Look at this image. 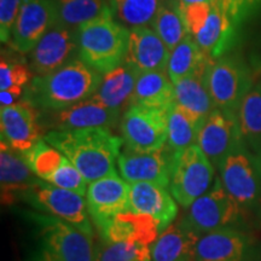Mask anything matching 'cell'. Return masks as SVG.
Returning a JSON list of instances; mask_svg holds the SVG:
<instances>
[{
  "label": "cell",
  "instance_id": "cell-4",
  "mask_svg": "<svg viewBox=\"0 0 261 261\" xmlns=\"http://www.w3.org/2000/svg\"><path fill=\"white\" fill-rule=\"evenodd\" d=\"M128 39V29L113 16H102L77 28V57L98 73L108 74L125 62Z\"/></svg>",
  "mask_w": 261,
  "mask_h": 261
},
{
  "label": "cell",
  "instance_id": "cell-34",
  "mask_svg": "<svg viewBox=\"0 0 261 261\" xmlns=\"http://www.w3.org/2000/svg\"><path fill=\"white\" fill-rule=\"evenodd\" d=\"M24 159L29 168L39 179L50 181L52 175L60 168L64 155L55 146L48 144L45 139H40L29 151L24 152Z\"/></svg>",
  "mask_w": 261,
  "mask_h": 261
},
{
  "label": "cell",
  "instance_id": "cell-27",
  "mask_svg": "<svg viewBox=\"0 0 261 261\" xmlns=\"http://www.w3.org/2000/svg\"><path fill=\"white\" fill-rule=\"evenodd\" d=\"M139 73L126 62L104 75L94 98L106 106L121 110L129 106Z\"/></svg>",
  "mask_w": 261,
  "mask_h": 261
},
{
  "label": "cell",
  "instance_id": "cell-39",
  "mask_svg": "<svg viewBox=\"0 0 261 261\" xmlns=\"http://www.w3.org/2000/svg\"><path fill=\"white\" fill-rule=\"evenodd\" d=\"M21 4L22 0H0V39L3 44L10 41Z\"/></svg>",
  "mask_w": 261,
  "mask_h": 261
},
{
  "label": "cell",
  "instance_id": "cell-10",
  "mask_svg": "<svg viewBox=\"0 0 261 261\" xmlns=\"http://www.w3.org/2000/svg\"><path fill=\"white\" fill-rule=\"evenodd\" d=\"M242 212V208L225 190L220 179H215L213 187L189 207L182 221L197 236H202L231 227L240 219Z\"/></svg>",
  "mask_w": 261,
  "mask_h": 261
},
{
  "label": "cell",
  "instance_id": "cell-5",
  "mask_svg": "<svg viewBox=\"0 0 261 261\" xmlns=\"http://www.w3.org/2000/svg\"><path fill=\"white\" fill-rule=\"evenodd\" d=\"M220 181L242 211L261 203V155L242 142L228 154L219 169Z\"/></svg>",
  "mask_w": 261,
  "mask_h": 261
},
{
  "label": "cell",
  "instance_id": "cell-8",
  "mask_svg": "<svg viewBox=\"0 0 261 261\" xmlns=\"http://www.w3.org/2000/svg\"><path fill=\"white\" fill-rule=\"evenodd\" d=\"M249 70L240 58L221 56L208 68V89L215 108L236 116L241 103L252 89Z\"/></svg>",
  "mask_w": 261,
  "mask_h": 261
},
{
  "label": "cell",
  "instance_id": "cell-18",
  "mask_svg": "<svg viewBox=\"0 0 261 261\" xmlns=\"http://www.w3.org/2000/svg\"><path fill=\"white\" fill-rule=\"evenodd\" d=\"M128 210L137 214L150 215L158 224L160 233L173 224L178 214L177 204L167 188L152 182L129 185Z\"/></svg>",
  "mask_w": 261,
  "mask_h": 261
},
{
  "label": "cell",
  "instance_id": "cell-29",
  "mask_svg": "<svg viewBox=\"0 0 261 261\" xmlns=\"http://www.w3.org/2000/svg\"><path fill=\"white\" fill-rule=\"evenodd\" d=\"M58 22L77 29L102 16H113V0H56Z\"/></svg>",
  "mask_w": 261,
  "mask_h": 261
},
{
  "label": "cell",
  "instance_id": "cell-28",
  "mask_svg": "<svg viewBox=\"0 0 261 261\" xmlns=\"http://www.w3.org/2000/svg\"><path fill=\"white\" fill-rule=\"evenodd\" d=\"M204 121L177 102L173 103L168 109V148L173 152H178L197 145Z\"/></svg>",
  "mask_w": 261,
  "mask_h": 261
},
{
  "label": "cell",
  "instance_id": "cell-23",
  "mask_svg": "<svg viewBox=\"0 0 261 261\" xmlns=\"http://www.w3.org/2000/svg\"><path fill=\"white\" fill-rule=\"evenodd\" d=\"M212 58H208L194 73L174 84L175 102L179 106L205 120L215 109L208 89V68Z\"/></svg>",
  "mask_w": 261,
  "mask_h": 261
},
{
  "label": "cell",
  "instance_id": "cell-15",
  "mask_svg": "<svg viewBox=\"0 0 261 261\" xmlns=\"http://www.w3.org/2000/svg\"><path fill=\"white\" fill-rule=\"evenodd\" d=\"M121 110L114 109L94 97L57 112H40V123L57 130L112 127L119 120Z\"/></svg>",
  "mask_w": 261,
  "mask_h": 261
},
{
  "label": "cell",
  "instance_id": "cell-24",
  "mask_svg": "<svg viewBox=\"0 0 261 261\" xmlns=\"http://www.w3.org/2000/svg\"><path fill=\"white\" fill-rule=\"evenodd\" d=\"M200 236L184 221H177L159 234L150 247L152 261H195L196 243Z\"/></svg>",
  "mask_w": 261,
  "mask_h": 261
},
{
  "label": "cell",
  "instance_id": "cell-38",
  "mask_svg": "<svg viewBox=\"0 0 261 261\" xmlns=\"http://www.w3.org/2000/svg\"><path fill=\"white\" fill-rule=\"evenodd\" d=\"M180 10L188 33L190 35H196L207 22L212 10V3H196Z\"/></svg>",
  "mask_w": 261,
  "mask_h": 261
},
{
  "label": "cell",
  "instance_id": "cell-40",
  "mask_svg": "<svg viewBox=\"0 0 261 261\" xmlns=\"http://www.w3.org/2000/svg\"><path fill=\"white\" fill-rule=\"evenodd\" d=\"M259 2L260 0H220L225 12L236 27L247 17Z\"/></svg>",
  "mask_w": 261,
  "mask_h": 261
},
{
  "label": "cell",
  "instance_id": "cell-20",
  "mask_svg": "<svg viewBox=\"0 0 261 261\" xmlns=\"http://www.w3.org/2000/svg\"><path fill=\"white\" fill-rule=\"evenodd\" d=\"M250 242L246 234L232 227L220 228L200 236L195 261H248Z\"/></svg>",
  "mask_w": 261,
  "mask_h": 261
},
{
  "label": "cell",
  "instance_id": "cell-31",
  "mask_svg": "<svg viewBox=\"0 0 261 261\" xmlns=\"http://www.w3.org/2000/svg\"><path fill=\"white\" fill-rule=\"evenodd\" d=\"M151 25L169 51L180 44L189 34L180 6L175 0H162Z\"/></svg>",
  "mask_w": 261,
  "mask_h": 261
},
{
  "label": "cell",
  "instance_id": "cell-42",
  "mask_svg": "<svg viewBox=\"0 0 261 261\" xmlns=\"http://www.w3.org/2000/svg\"><path fill=\"white\" fill-rule=\"evenodd\" d=\"M178 3L179 6L181 8H185V6L196 4V3H213L214 0H175Z\"/></svg>",
  "mask_w": 261,
  "mask_h": 261
},
{
  "label": "cell",
  "instance_id": "cell-30",
  "mask_svg": "<svg viewBox=\"0 0 261 261\" xmlns=\"http://www.w3.org/2000/svg\"><path fill=\"white\" fill-rule=\"evenodd\" d=\"M237 121L244 143L261 155V84L250 89L241 103Z\"/></svg>",
  "mask_w": 261,
  "mask_h": 261
},
{
  "label": "cell",
  "instance_id": "cell-41",
  "mask_svg": "<svg viewBox=\"0 0 261 261\" xmlns=\"http://www.w3.org/2000/svg\"><path fill=\"white\" fill-rule=\"evenodd\" d=\"M24 90L23 87H12V89L4 90L0 92V104L2 108L14 106L17 103V100L23 96Z\"/></svg>",
  "mask_w": 261,
  "mask_h": 261
},
{
  "label": "cell",
  "instance_id": "cell-12",
  "mask_svg": "<svg viewBox=\"0 0 261 261\" xmlns=\"http://www.w3.org/2000/svg\"><path fill=\"white\" fill-rule=\"evenodd\" d=\"M77 54V29L57 22L32 50L31 70L37 76H45L75 60Z\"/></svg>",
  "mask_w": 261,
  "mask_h": 261
},
{
  "label": "cell",
  "instance_id": "cell-13",
  "mask_svg": "<svg viewBox=\"0 0 261 261\" xmlns=\"http://www.w3.org/2000/svg\"><path fill=\"white\" fill-rule=\"evenodd\" d=\"M129 184L117 174L89 184L87 210L99 233L106 231L117 215L128 212Z\"/></svg>",
  "mask_w": 261,
  "mask_h": 261
},
{
  "label": "cell",
  "instance_id": "cell-9",
  "mask_svg": "<svg viewBox=\"0 0 261 261\" xmlns=\"http://www.w3.org/2000/svg\"><path fill=\"white\" fill-rule=\"evenodd\" d=\"M121 132L123 143L133 151H158L168 139V110L130 106L121 119Z\"/></svg>",
  "mask_w": 261,
  "mask_h": 261
},
{
  "label": "cell",
  "instance_id": "cell-33",
  "mask_svg": "<svg viewBox=\"0 0 261 261\" xmlns=\"http://www.w3.org/2000/svg\"><path fill=\"white\" fill-rule=\"evenodd\" d=\"M162 0H113V14L126 28H139L151 24Z\"/></svg>",
  "mask_w": 261,
  "mask_h": 261
},
{
  "label": "cell",
  "instance_id": "cell-22",
  "mask_svg": "<svg viewBox=\"0 0 261 261\" xmlns=\"http://www.w3.org/2000/svg\"><path fill=\"white\" fill-rule=\"evenodd\" d=\"M234 33L236 25L225 12L220 0H214L207 22L195 35V40L207 56L218 60L230 48L234 40Z\"/></svg>",
  "mask_w": 261,
  "mask_h": 261
},
{
  "label": "cell",
  "instance_id": "cell-7",
  "mask_svg": "<svg viewBox=\"0 0 261 261\" xmlns=\"http://www.w3.org/2000/svg\"><path fill=\"white\" fill-rule=\"evenodd\" d=\"M22 200L42 213L60 218L87 236L93 237L87 202L84 200V196L39 179Z\"/></svg>",
  "mask_w": 261,
  "mask_h": 261
},
{
  "label": "cell",
  "instance_id": "cell-11",
  "mask_svg": "<svg viewBox=\"0 0 261 261\" xmlns=\"http://www.w3.org/2000/svg\"><path fill=\"white\" fill-rule=\"evenodd\" d=\"M58 22L56 0H22L11 33V47L19 54L32 51Z\"/></svg>",
  "mask_w": 261,
  "mask_h": 261
},
{
  "label": "cell",
  "instance_id": "cell-26",
  "mask_svg": "<svg viewBox=\"0 0 261 261\" xmlns=\"http://www.w3.org/2000/svg\"><path fill=\"white\" fill-rule=\"evenodd\" d=\"M168 76L166 70L145 71L139 74L129 107L143 106L168 110L175 102L174 84Z\"/></svg>",
  "mask_w": 261,
  "mask_h": 261
},
{
  "label": "cell",
  "instance_id": "cell-25",
  "mask_svg": "<svg viewBox=\"0 0 261 261\" xmlns=\"http://www.w3.org/2000/svg\"><path fill=\"white\" fill-rule=\"evenodd\" d=\"M160 230L156 221L150 215L125 212L114 219L100 238L112 242H129L151 247L158 240Z\"/></svg>",
  "mask_w": 261,
  "mask_h": 261
},
{
  "label": "cell",
  "instance_id": "cell-3",
  "mask_svg": "<svg viewBox=\"0 0 261 261\" xmlns=\"http://www.w3.org/2000/svg\"><path fill=\"white\" fill-rule=\"evenodd\" d=\"M34 225L27 261H93L92 237L48 214L29 215Z\"/></svg>",
  "mask_w": 261,
  "mask_h": 261
},
{
  "label": "cell",
  "instance_id": "cell-21",
  "mask_svg": "<svg viewBox=\"0 0 261 261\" xmlns=\"http://www.w3.org/2000/svg\"><path fill=\"white\" fill-rule=\"evenodd\" d=\"M39 180L29 168L24 155L12 149L6 143L0 145V182L2 202L12 204L22 200L25 192Z\"/></svg>",
  "mask_w": 261,
  "mask_h": 261
},
{
  "label": "cell",
  "instance_id": "cell-6",
  "mask_svg": "<svg viewBox=\"0 0 261 261\" xmlns=\"http://www.w3.org/2000/svg\"><path fill=\"white\" fill-rule=\"evenodd\" d=\"M215 168L197 145L174 152L169 171V189L181 207L189 208L214 184Z\"/></svg>",
  "mask_w": 261,
  "mask_h": 261
},
{
  "label": "cell",
  "instance_id": "cell-37",
  "mask_svg": "<svg viewBox=\"0 0 261 261\" xmlns=\"http://www.w3.org/2000/svg\"><path fill=\"white\" fill-rule=\"evenodd\" d=\"M32 79V70L24 64L10 63L2 58L0 63V90L23 87Z\"/></svg>",
  "mask_w": 261,
  "mask_h": 261
},
{
  "label": "cell",
  "instance_id": "cell-32",
  "mask_svg": "<svg viewBox=\"0 0 261 261\" xmlns=\"http://www.w3.org/2000/svg\"><path fill=\"white\" fill-rule=\"evenodd\" d=\"M211 58L197 45L192 35L188 34L180 44L171 51L167 73L172 83L175 84L182 77L188 76L197 70L205 61Z\"/></svg>",
  "mask_w": 261,
  "mask_h": 261
},
{
  "label": "cell",
  "instance_id": "cell-16",
  "mask_svg": "<svg viewBox=\"0 0 261 261\" xmlns=\"http://www.w3.org/2000/svg\"><path fill=\"white\" fill-rule=\"evenodd\" d=\"M242 142L237 117L215 108L202 126L197 146L214 168L219 169L225 158Z\"/></svg>",
  "mask_w": 261,
  "mask_h": 261
},
{
  "label": "cell",
  "instance_id": "cell-36",
  "mask_svg": "<svg viewBox=\"0 0 261 261\" xmlns=\"http://www.w3.org/2000/svg\"><path fill=\"white\" fill-rule=\"evenodd\" d=\"M48 182L56 185L58 188L65 189V190L76 192L81 196L86 195L87 189H89V187H87L89 182L86 181V179L83 177L79 169L70 162V160L65 158V156L60 168L52 175Z\"/></svg>",
  "mask_w": 261,
  "mask_h": 261
},
{
  "label": "cell",
  "instance_id": "cell-2",
  "mask_svg": "<svg viewBox=\"0 0 261 261\" xmlns=\"http://www.w3.org/2000/svg\"><path fill=\"white\" fill-rule=\"evenodd\" d=\"M103 77L79 58L54 73L37 76L24 91V99L42 112H57L90 99L97 93Z\"/></svg>",
  "mask_w": 261,
  "mask_h": 261
},
{
  "label": "cell",
  "instance_id": "cell-14",
  "mask_svg": "<svg viewBox=\"0 0 261 261\" xmlns=\"http://www.w3.org/2000/svg\"><path fill=\"white\" fill-rule=\"evenodd\" d=\"M2 142L17 151L27 152L41 139L44 127L40 123V112L28 100H19L14 106L0 110Z\"/></svg>",
  "mask_w": 261,
  "mask_h": 261
},
{
  "label": "cell",
  "instance_id": "cell-1",
  "mask_svg": "<svg viewBox=\"0 0 261 261\" xmlns=\"http://www.w3.org/2000/svg\"><path fill=\"white\" fill-rule=\"evenodd\" d=\"M44 139L69 159L89 184L117 174L115 165L123 139L114 136L107 127L52 129Z\"/></svg>",
  "mask_w": 261,
  "mask_h": 261
},
{
  "label": "cell",
  "instance_id": "cell-35",
  "mask_svg": "<svg viewBox=\"0 0 261 261\" xmlns=\"http://www.w3.org/2000/svg\"><path fill=\"white\" fill-rule=\"evenodd\" d=\"M150 247L129 242H112L100 238L94 248L93 261H150Z\"/></svg>",
  "mask_w": 261,
  "mask_h": 261
},
{
  "label": "cell",
  "instance_id": "cell-19",
  "mask_svg": "<svg viewBox=\"0 0 261 261\" xmlns=\"http://www.w3.org/2000/svg\"><path fill=\"white\" fill-rule=\"evenodd\" d=\"M169 56L168 47L154 29L148 27L130 29L125 62L139 74L145 71H167Z\"/></svg>",
  "mask_w": 261,
  "mask_h": 261
},
{
  "label": "cell",
  "instance_id": "cell-17",
  "mask_svg": "<svg viewBox=\"0 0 261 261\" xmlns=\"http://www.w3.org/2000/svg\"><path fill=\"white\" fill-rule=\"evenodd\" d=\"M174 152L166 144L152 152H138L127 148L117 159V167L128 184L152 182L169 188V171Z\"/></svg>",
  "mask_w": 261,
  "mask_h": 261
}]
</instances>
